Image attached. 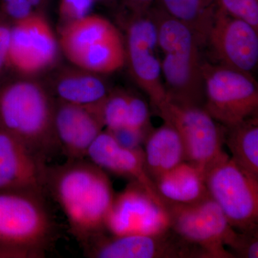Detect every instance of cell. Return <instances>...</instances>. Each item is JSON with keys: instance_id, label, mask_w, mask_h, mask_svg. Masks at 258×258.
I'll use <instances>...</instances> for the list:
<instances>
[{"instance_id": "cell-30", "label": "cell", "mask_w": 258, "mask_h": 258, "mask_svg": "<svg viewBox=\"0 0 258 258\" xmlns=\"http://www.w3.org/2000/svg\"><path fill=\"white\" fill-rule=\"evenodd\" d=\"M258 227L239 232L230 252L235 257H258Z\"/></svg>"}, {"instance_id": "cell-2", "label": "cell", "mask_w": 258, "mask_h": 258, "mask_svg": "<svg viewBox=\"0 0 258 258\" xmlns=\"http://www.w3.org/2000/svg\"><path fill=\"white\" fill-rule=\"evenodd\" d=\"M55 106V98L38 79L8 76L0 82V126L45 161L60 149Z\"/></svg>"}, {"instance_id": "cell-17", "label": "cell", "mask_w": 258, "mask_h": 258, "mask_svg": "<svg viewBox=\"0 0 258 258\" xmlns=\"http://www.w3.org/2000/svg\"><path fill=\"white\" fill-rule=\"evenodd\" d=\"M44 83L57 101L91 106L104 99L111 92L103 75L95 74L74 64L57 66Z\"/></svg>"}, {"instance_id": "cell-20", "label": "cell", "mask_w": 258, "mask_h": 258, "mask_svg": "<svg viewBox=\"0 0 258 258\" xmlns=\"http://www.w3.org/2000/svg\"><path fill=\"white\" fill-rule=\"evenodd\" d=\"M71 64L95 74H112L125 64L124 39L118 29L71 57Z\"/></svg>"}, {"instance_id": "cell-24", "label": "cell", "mask_w": 258, "mask_h": 258, "mask_svg": "<svg viewBox=\"0 0 258 258\" xmlns=\"http://www.w3.org/2000/svg\"><path fill=\"white\" fill-rule=\"evenodd\" d=\"M164 10L195 34L202 47L206 45L215 18L217 6L214 0H161Z\"/></svg>"}, {"instance_id": "cell-6", "label": "cell", "mask_w": 258, "mask_h": 258, "mask_svg": "<svg viewBox=\"0 0 258 258\" xmlns=\"http://www.w3.org/2000/svg\"><path fill=\"white\" fill-rule=\"evenodd\" d=\"M210 198L239 232L257 227L258 177L227 154L205 174Z\"/></svg>"}, {"instance_id": "cell-29", "label": "cell", "mask_w": 258, "mask_h": 258, "mask_svg": "<svg viewBox=\"0 0 258 258\" xmlns=\"http://www.w3.org/2000/svg\"><path fill=\"white\" fill-rule=\"evenodd\" d=\"M120 147L137 150L143 149L144 142L151 131L134 128L130 125H122L118 128L106 129Z\"/></svg>"}, {"instance_id": "cell-21", "label": "cell", "mask_w": 258, "mask_h": 258, "mask_svg": "<svg viewBox=\"0 0 258 258\" xmlns=\"http://www.w3.org/2000/svg\"><path fill=\"white\" fill-rule=\"evenodd\" d=\"M116 29L101 15L91 14L59 28L61 53L67 60Z\"/></svg>"}, {"instance_id": "cell-32", "label": "cell", "mask_w": 258, "mask_h": 258, "mask_svg": "<svg viewBox=\"0 0 258 258\" xmlns=\"http://www.w3.org/2000/svg\"><path fill=\"white\" fill-rule=\"evenodd\" d=\"M11 30L12 23L0 15V82L8 77L10 72L8 55Z\"/></svg>"}, {"instance_id": "cell-28", "label": "cell", "mask_w": 258, "mask_h": 258, "mask_svg": "<svg viewBox=\"0 0 258 258\" xmlns=\"http://www.w3.org/2000/svg\"><path fill=\"white\" fill-rule=\"evenodd\" d=\"M94 0H59L58 21L60 28L92 14Z\"/></svg>"}, {"instance_id": "cell-19", "label": "cell", "mask_w": 258, "mask_h": 258, "mask_svg": "<svg viewBox=\"0 0 258 258\" xmlns=\"http://www.w3.org/2000/svg\"><path fill=\"white\" fill-rule=\"evenodd\" d=\"M164 202L191 205L210 196L205 176L196 166L184 161L154 180Z\"/></svg>"}, {"instance_id": "cell-15", "label": "cell", "mask_w": 258, "mask_h": 258, "mask_svg": "<svg viewBox=\"0 0 258 258\" xmlns=\"http://www.w3.org/2000/svg\"><path fill=\"white\" fill-rule=\"evenodd\" d=\"M86 157L103 171L138 183L159 203L166 205L148 172L143 149L132 150L120 147L104 129L91 144Z\"/></svg>"}, {"instance_id": "cell-4", "label": "cell", "mask_w": 258, "mask_h": 258, "mask_svg": "<svg viewBox=\"0 0 258 258\" xmlns=\"http://www.w3.org/2000/svg\"><path fill=\"white\" fill-rule=\"evenodd\" d=\"M170 229L203 254V258H234L230 252L238 231L210 196L198 203H166Z\"/></svg>"}, {"instance_id": "cell-10", "label": "cell", "mask_w": 258, "mask_h": 258, "mask_svg": "<svg viewBox=\"0 0 258 258\" xmlns=\"http://www.w3.org/2000/svg\"><path fill=\"white\" fill-rule=\"evenodd\" d=\"M93 258H203L196 247L169 230L156 235L98 234L82 244Z\"/></svg>"}, {"instance_id": "cell-31", "label": "cell", "mask_w": 258, "mask_h": 258, "mask_svg": "<svg viewBox=\"0 0 258 258\" xmlns=\"http://www.w3.org/2000/svg\"><path fill=\"white\" fill-rule=\"evenodd\" d=\"M134 128L151 131L150 111L145 101L135 95H131L127 125Z\"/></svg>"}, {"instance_id": "cell-7", "label": "cell", "mask_w": 258, "mask_h": 258, "mask_svg": "<svg viewBox=\"0 0 258 258\" xmlns=\"http://www.w3.org/2000/svg\"><path fill=\"white\" fill-rule=\"evenodd\" d=\"M158 114L177 130L184 143L186 161L204 175L227 155L223 149L226 128L203 107L178 106L169 102Z\"/></svg>"}, {"instance_id": "cell-25", "label": "cell", "mask_w": 258, "mask_h": 258, "mask_svg": "<svg viewBox=\"0 0 258 258\" xmlns=\"http://www.w3.org/2000/svg\"><path fill=\"white\" fill-rule=\"evenodd\" d=\"M132 93L123 90H111L104 99L93 104L101 117L105 129L127 125Z\"/></svg>"}, {"instance_id": "cell-16", "label": "cell", "mask_w": 258, "mask_h": 258, "mask_svg": "<svg viewBox=\"0 0 258 258\" xmlns=\"http://www.w3.org/2000/svg\"><path fill=\"white\" fill-rule=\"evenodd\" d=\"M203 66L200 54H164L161 74L169 102L178 106L203 107Z\"/></svg>"}, {"instance_id": "cell-13", "label": "cell", "mask_w": 258, "mask_h": 258, "mask_svg": "<svg viewBox=\"0 0 258 258\" xmlns=\"http://www.w3.org/2000/svg\"><path fill=\"white\" fill-rule=\"evenodd\" d=\"M47 169L46 161L0 126V190H28L44 194Z\"/></svg>"}, {"instance_id": "cell-26", "label": "cell", "mask_w": 258, "mask_h": 258, "mask_svg": "<svg viewBox=\"0 0 258 258\" xmlns=\"http://www.w3.org/2000/svg\"><path fill=\"white\" fill-rule=\"evenodd\" d=\"M48 0H0V15L12 24L32 15L45 14Z\"/></svg>"}, {"instance_id": "cell-33", "label": "cell", "mask_w": 258, "mask_h": 258, "mask_svg": "<svg viewBox=\"0 0 258 258\" xmlns=\"http://www.w3.org/2000/svg\"><path fill=\"white\" fill-rule=\"evenodd\" d=\"M96 3H107V2L110 1V0H94Z\"/></svg>"}, {"instance_id": "cell-12", "label": "cell", "mask_w": 258, "mask_h": 258, "mask_svg": "<svg viewBox=\"0 0 258 258\" xmlns=\"http://www.w3.org/2000/svg\"><path fill=\"white\" fill-rule=\"evenodd\" d=\"M222 66L251 75L258 62V30L217 8L207 44Z\"/></svg>"}, {"instance_id": "cell-11", "label": "cell", "mask_w": 258, "mask_h": 258, "mask_svg": "<svg viewBox=\"0 0 258 258\" xmlns=\"http://www.w3.org/2000/svg\"><path fill=\"white\" fill-rule=\"evenodd\" d=\"M125 63L139 87L147 93L156 111L167 104L161 62L156 55L157 28L151 18L136 17L129 22L124 40Z\"/></svg>"}, {"instance_id": "cell-3", "label": "cell", "mask_w": 258, "mask_h": 258, "mask_svg": "<svg viewBox=\"0 0 258 258\" xmlns=\"http://www.w3.org/2000/svg\"><path fill=\"white\" fill-rule=\"evenodd\" d=\"M44 194L0 190V257H40L53 240Z\"/></svg>"}, {"instance_id": "cell-27", "label": "cell", "mask_w": 258, "mask_h": 258, "mask_svg": "<svg viewBox=\"0 0 258 258\" xmlns=\"http://www.w3.org/2000/svg\"><path fill=\"white\" fill-rule=\"evenodd\" d=\"M217 8L258 30V0H214Z\"/></svg>"}, {"instance_id": "cell-23", "label": "cell", "mask_w": 258, "mask_h": 258, "mask_svg": "<svg viewBox=\"0 0 258 258\" xmlns=\"http://www.w3.org/2000/svg\"><path fill=\"white\" fill-rule=\"evenodd\" d=\"M225 144L241 167L258 177V117L226 128Z\"/></svg>"}, {"instance_id": "cell-1", "label": "cell", "mask_w": 258, "mask_h": 258, "mask_svg": "<svg viewBox=\"0 0 258 258\" xmlns=\"http://www.w3.org/2000/svg\"><path fill=\"white\" fill-rule=\"evenodd\" d=\"M46 189L63 211L70 230L81 244L106 232L114 199L106 171L91 161L69 159L47 169Z\"/></svg>"}, {"instance_id": "cell-9", "label": "cell", "mask_w": 258, "mask_h": 258, "mask_svg": "<svg viewBox=\"0 0 258 258\" xmlns=\"http://www.w3.org/2000/svg\"><path fill=\"white\" fill-rule=\"evenodd\" d=\"M170 230L166 205L151 196L143 186L130 181L116 194L106 222V230L113 235H156Z\"/></svg>"}, {"instance_id": "cell-18", "label": "cell", "mask_w": 258, "mask_h": 258, "mask_svg": "<svg viewBox=\"0 0 258 258\" xmlns=\"http://www.w3.org/2000/svg\"><path fill=\"white\" fill-rule=\"evenodd\" d=\"M148 134L143 146L146 167L153 180L186 161L184 143L177 130L164 121Z\"/></svg>"}, {"instance_id": "cell-14", "label": "cell", "mask_w": 258, "mask_h": 258, "mask_svg": "<svg viewBox=\"0 0 258 258\" xmlns=\"http://www.w3.org/2000/svg\"><path fill=\"white\" fill-rule=\"evenodd\" d=\"M54 127L60 149L69 159L87 157L91 144L105 129L93 105L80 106L57 100Z\"/></svg>"}, {"instance_id": "cell-5", "label": "cell", "mask_w": 258, "mask_h": 258, "mask_svg": "<svg viewBox=\"0 0 258 258\" xmlns=\"http://www.w3.org/2000/svg\"><path fill=\"white\" fill-rule=\"evenodd\" d=\"M203 108L219 123L230 128L257 115V83L251 75L222 64L204 63Z\"/></svg>"}, {"instance_id": "cell-8", "label": "cell", "mask_w": 258, "mask_h": 258, "mask_svg": "<svg viewBox=\"0 0 258 258\" xmlns=\"http://www.w3.org/2000/svg\"><path fill=\"white\" fill-rule=\"evenodd\" d=\"M58 39L45 14L32 15L12 24L10 71L17 76L38 79L59 64Z\"/></svg>"}, {"instance_id": "cell-22", "label": "cell", "mask_w": 258, "mask_h": 258, "mask_svg": "<svg viewBox=\"0 0 258 258\" xmlns=\"http://www.w3.org/2000/svg\"><path fill=\"white\" fill-rule=\"evenodd\" d=\"M150 17L157 28L158 46L164 54H200L201 45L187 25L164 10H154Z\"/></svg>"}]
</instances>
